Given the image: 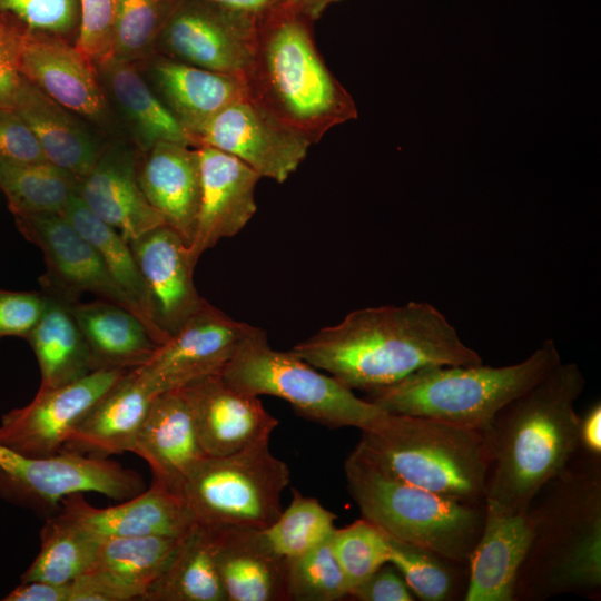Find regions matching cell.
<instances>
[{
  "instance_id": "1",
  "label": "cell",
  "mask_w": 601,
  "mask_h": 601,
  "mask_svg": "<svg viewBox=\"0 0 601 601\" xmlns=\"http://www.w3.org/2000/svg\"><path fill=\"white\" fill-rule=\"evenodd\" d=\"M290 351L348 388L366 394L425 367L482 363L427 302L355 309Z\"/></svg>"
},
{
  "instance_id": "2",
  "label": "cell",
  "mask_w": 601,
  "mask_h": 601,
  "mask_svg": "<svg viewBox=\"0 0 601 601\" xmlns=\"http://www.w3.org/2000/svg\"><path fill=\"white\" fill-rule=\"evenodd\" d=\"M585 386L575 363H559L505 404L483 431L485 503L523 513L581 449L574 404Z\"/></svg>"
},
{
  "instance_id": "3",
  "label": "cell",
  "mask_w": 601,
  "mask_h": 601,
  "mask_svg": "<svg viewBox=\"0 0 601 601\" xmlns=\"http://www.w3.org/2000/svg\"><path fill=\"white\" fill-rule=\"evenodd\" d=\"M600 457L580 449L529 503L532 538L518 573L514 601L600 597Z\"/></svg>"
},
{
  "instance_id": "4",
  "label": "cell",
  "mask_w": 601,
  "mask_h": 601,
  "mask_svg": "<svg viewBox=\"0 0 601 601\" xmlns=\"http://www.w3.org/2000/svg\"><path fill=\"white\" fill-rule=\"evenodd\" d=\"M312 22L285 7L263 19L243 78L250 99L315 144L334 126L356 119L357 108L319 53Z\"/></svg>"
},
{
  "instance_id": "5",
  "label": "cell",
  "mask_w": 601,
  "mask_h": 601,
  "mask_svg": "<svg viewBox=\"0 0 601 601\" xmlns=\"http://www.w3.org/2000/svg\"><path fill=\"white\" fill-rule=\"evenodd\" d=\"M354 450L400 481L461 502L485 503L481 430L386 412L362 430Z\"/></svg>"
},
{
  "instance_id": "6",
  "label": "cell",
  "mask_w": 601,
  "mask_h": 601,
  "mask_svg": "<svg viewBox=\"0 0 601 601\" xmlns=\"http://www.w3.org/2000/svg\"><path fill=\"white\" fill-rule=\"evenodd\" d=\"M561 363L553 339L526 359L506 366H432L367 393L366 400L391 414L439 420L484 431L496 413Z\"/></svg>"
},
{
  "instance_id": "7",
  "label": "cell",
  "mask_w": 601,
  "mask_h": 601,
  "mask_svg": "<svg viewBox=\"0 0 601 601\" xmlns=\"http://www.w3.org/2000/svg\"><path fill=\"white\" fill-rule=\"evenodd\" d=\"M344 472L364 519L395 539L467 563L482 532L485 503L461 502L400 481L355 450Z\"/></svg>"
},
{
  "instance_id": "8",
  "label": "cell",
  "mask_w": 601,
  "mask_h": 601,
  "mask_svg": "<svg viewBox=\"0 0 601 601\" xmlns=\"http://www.w3.org/2000/svg\"><path fill=\"white\" fill-rule=\"evenodd\" d=\"M220 374L236 388L279 397L299 416L329 428L362 431L386 413L290 349H274L266 332L256 326Z\"/></svg>"
},
{
  "instance_id": "9",
  "label": "cell",
  "mask_w": 601,
  "mask_h": 601,
  "mask_svg": "<svg viewBox=\"0 0 601 601\" xmlns=\"http://www.w3.org/2000/svg\"><path fill=\"white\" fill-rule=\"evenodd\" d=\"M269 441L224 456H205L193 469L181 497L196 523L263 530L283 508L288 465L272 454Z\"/></svg>"
},
{
  "instance_id": "10",
  "label": "cell",
  "mask_w": 601,
  "mask_h": 601,
  "mask_svg": "<svg viewBox=\"0 0 601 601\" xmlns=\"http://www.w3.org/2000/svg\"><path fill=\"white\" fill-rule=\"evenodd\" d=\"M19 231L43 254L45 293L68 303L83 293L120 305L136 315L157 345L169 337L115 280L93 247L60 214L16 215Z\"/></svg>"
},
{
  "instance_id": "11",
  "label": "cell",
  "mask_w": 601,
  "mask_h": 601,
  "mask_svg": "<svg viewBox=\"0 0 601 601\" xmlns=\"http://www.w3.org/2000/svg\"><path fill=\"white\" fill-rule=\"evenodd\" d=\"M144 489L138 472L107 459L63 450L32 457L0 445V491L41 508H59L62 499L86 492L125 501Z\"/></svg>"
},
{
  "instance_id": "12",
  "label": "cell",
  "mask_w": 601,
  "mask_h": 601,
  "mask_svg": "<svg viewBox=\"0 0 601 601\" xmlns=\"http://www.w3.org/2000/svg\"><path fill=\"white\" fill-rule=\"evenodd\" d=\"M257 24L207 0H178L156 39L154 55L243 77Z\"/></svg>"
},
{
  "instance_id": "13",
  "label": "cell",
  "mask_w": 601,
  "mask_h": 601,
  "mask_svg": "<svg viewBox=\"0 0 601 601\" xmlns=\"http://www.w3.org/2000/svg\"><path fill=\"white\" fill-rule=\"evenodd\" d=\"M128 370H96L69 384L40 391L3 415L0 445L32 457L61 452L72 432Z\"/></svg>"
},
{
  "instance_id": "14",
  "label": "cell",
  "mask_w": 601,
  "mask_h": 601,
  "mask_svg": "<svg viewBox=\"0 0 601 601\" xmlns=\"http://www.w3.org/2000/svg\"><path fill=\"white\" fill-rule=\"evenodd\" d=\"M252 328L204 299L139 370L158 394L220 374Z\"/></svg>"
},
{
  "instance_id": "15",
  "label": "cell",
  "mask_w": 601,
  "mask_h": 601,
  "mask_svg": "<svg viewBox=\"0 0 601 601\" xmlns=\"http://www.w3.org/2000/svg\"><path fill=\"white\" fill-rule=\"evenodd\" d=\"M311 142L246 96L215 115L193 139L235 156L262 178L284 183L303 162Z\"/></svg>"
},
{
  "instance_id": "16",
  "label": "cell",
  "mask_w": 601,
  "mask_h": 601,
  "mask_svg": "<svg viewBox=\"0 0 601 601\" xmlns=\"http://www.w3.org/2000/svg\"><path fill=\"white\" fill-rule=\"evenodd\" d=\"M180 390L207 456L230 455L269 441L279 423L259 396L236 388L221 374L199 378Z\"/></svg>"
},
{
  "instance_id": "17",
  "label": "cell",
  "mask_w": 601,
  "mask_h": 601,
  "mask_svg": "<svg viewBox=\"0 0 601 601\" xmlns=\"http://www.w3.org/2000/svg\"><path fill=\"white\" fill-rule=\"evenodd\" d=\"M22 76L46 96L82 119L110 132L111 107L96 65L66 40L26 37Z\"/></svg>"
},
{
  "instance_id": "18",
  "label": "cell",
  "mask_w": 601,
  "mask_h": 601,
  "mask_svg": "<svg viewBox=\"0 0 601 601\" xmlns=\"http://www.w3.org/2000/svg\"><path fill=\"white\" fill-rule=\"evenodd\" d=\"M200 164V204L188 250L196 265L219 240L237 235L257 210L255 190L262 178L240 159L221 150L196 147Z\"/></svg>"
},
{
  "instance_id": "19",
  "label": "cell",
  "mask_w": 601,
  "mask_h": 601,
  "mask_svg": "<svg viewBox=\"0 0 601 601\" xmlns=\"http://www.w3.org/2000/svg\"><path fill=\"white\" fill-rule=\"evenodd\" d=\"M144 280L151 316L170 337L205 299L194 283L195 264L188 245L168 225L129 243Z\"/></svg>"
},
{
  "instance_id": "20",
  "label": "cell",
  "mask_w": 601,
  "mask_h": 601,
  "mask_svg": "<svg viewBox=\"0 0 601 601\" xmlns=\"http://www.w3.org/2000/svg\"><path fill=\"white\" fill-rule=\"evenodd\" d=\"M180 538L104 539L90 569L73 580L69 601L142 600Z\"/></svg>"
},
{
  "instance_id": "21",
  "label": "cell",
  "mask_w": 601,
  "mask_h": 601,
  "mask_svg": "<svg viewBox=\"0 0 601 601\" xmlns=\"http://www.w3.org/2000/svg\"><path fill=\"white\" fill-rule=\"evenodd\" d=\"M137 149L119 142L105 145L77 194L85 205L128 242L167 225L146 199L137 177Z\"/></svg>"
},
{
  "instance_id": "22",
  "label": "cell",
  "mask_w": 601,
  "mask_h": 601,
  "mask_svg": "<svg viewBox=\"0 0 601 601\" xmlns=\"http://www.w3.org/2000/svg\"><path fill=\"white\" fill-rule=\"evenodd\" d=\"M156 96L188 134H196L219 111L247 93L242 76L217 72L152 55L136 65Z\"/></svg>"
},
{
  "instance_id": "23",
  "label": "cell",
  "mask_w": 601,
  "mask_h": 601,
  "mask_svg": "<svg viewBox=\"0 0 601 601\" xmlns=\"http://www.w3.org/2000/svg\"><path fill=\"white\" fill-rule=\"evenodd\" d=\"M59 512L104 540L119 536L181 538L195 524L183 497L154 483L122 503L95 508L82 493L60 502Z\"/></svg>"
},
{
  "instance_id": "24",
  "label": "cell",
  "mask_w": 601,
  "mask_h": 601,
  "mask_svg": "<svg viewBox=\"0 0 601 601\" xmlns=\"http://www.w3.org/2000/svg\"><path fill=\"white\" fill-rule=\"evenodd\" d=\"M131 452L148 463L154 483L180 495L193 469L207 456L180 388L155 397Z\"/></svg>"
},
{
  "instance_id": "25",
  "label": "cell",
  "mask_w": 601,
  "mask_h": 601,
  "mask_svg": "<svg viewBox=\"0 0 601 601\" xmlns=\"http://www.w3.org/2000/svg\"><path fill=\"white\" fill-rule=\"evenodd\" d=\"M137 177L148 203L189 246L200 204L197 148L162 141L138 151Z\"/></svg>"
},
{
  "instance_id": "26",
  "label": "cell",
  "mask_w": 601,
  "mask_h": 601,
  "mask_svg": "<svg viewBox=\"0 0 601 601\" xmlns=\"http://www.w3.org/2000/svg\"><path fill=\"white\" fill-rule=\"evenodd\" d=\"M481 535L467 559L465 601H514L519 570L532 538L526 512L485 503Z\"/></svg>"
},
{
  "instance_id": "27",
  "label": "cell",
  "mask_w": 601,
  "mask_h": 601,
  "mask_svg": "<svg viewBox=\"0 0 601 601\" xmlns=\"http://www.w3.org/2000/svg\"><path fill=\"white\" fill-rule=\"evenodd\" d=\"M157 395L139 367L128 370L72 432L63 451L101 459L131 452Z\"/></svg>"
},
{
  "instance_id": "28",
  "label": "cell",
  "mask_w": 601,
  "mask_h": 601,
  "mask_svg": "<svg viewBox=\"0 0 601 601\" xmlns=\"http://www.w3.org/2000/svg\"><path fill=\"white\" fill-rule=\"evenodd\" d=\"M14 110L35 134L47 161L79 181L90 173L105 144L95 137L85 119L53 101L24 77Z\"/></svg>"
},
{
  "instance_id": "29",
  "label": "cell",
  "mask_w": 601,
  "mask_h": 601,
  "mask_svg": "<svg viewBox=\"0 0 601 601\" xmlns=\"http://www.w3.org/2000/svg\"><path fill=\"white\" fill-rule=\"evenodd\" d=\"M216 563L227 601H288V560L268 548L260 530L219 528Z\"/></svg>"
},
{
  "instance_id": "30",
  "label": "cell",
  "mask_w": 601,
  "mask_h": 601,
  "mask_svg": "<svg viewBox=\"0 0 601 601\" xmlns=\"http://www.w3.org/2000/svg\"><path fill=\"white\" fill-rule=\"evenodd\" d=\"M96 68L109 105L112 102L119 112L137 151L162 141L191 146L184 127L156 96L135 63L109 56L97 62Z\"/></svg>"
},
{
  "instance_id": "31",
  "label": "cell",
  "mask_w": 601,
  "mask_h": 601,
  "mask_svg": "<svg viewBox=\"0 0 601 601\" xmlns=\"http://www.w3.org/2000/svg\"><path fill=\"white\" fill-rule=\"evenodd\" d=\"M86 341L92 370H131L146 364L157 345L144 323L118 304L69 303Z\"/></svg>"
},
{
  "instance_id": "32",
  "label": "cell",
  "mask_w": 601,
  "mask_h": 601,
  "mask_svg": "<svg viewBox=\"0 0 601 601\" xmlns=\"http://www.w3.org/2000/svg\"><path fill=\"white\" fill-rule=\"evenodd\" d=\"M218 538V526L195 522L141 601H227L216 563Z\"/></svg>"
},
{
  "instance_id": "33",
  "label": "cell",
  "mask_w": 601,
  "mask_h": 601,
  "mask_svg": "<svg viewBox=\"0 0 601 601\" xmlns=\"http://www.w3.org/2000/svg\"><path fill=\"white\" fill-rule=\"evenodd\" d=\"M43 294L46 306L42 316L26 337L40 368V391L69 384L93 371L86 341L69 303Z\"/></svg>"
},
{
  "instance_id": "34",
  "label": "cell",
  "mask_w": 601,
  "mask_h": 601,
  "mask_svg": "<svg viewBox=\"0 0 601 601\" xmlns=\"http://www.w3.org/2000/svg\"><path fill=\"white\" fill-rule=\"evenodd\" d=\"M40 534L39 553L21 582L71 583L90 569L102 541L60 512L46 521Z\"/></svg>"
},
{
  "instance_id": "35",
  "label": "cell",
  "mask_w": 601,
  "mask_h": 601,
  "mask_svg": "<svg viewBox=\"0 0 601 601\" xmlns=\"http://www.w3.org/2000/svg\"><path fill=\"white\" fill-rule=\"evenodd\" d=\"M79 180L50 164L0 162V189L13 216L62 214L77 194Z\"/></svg>"
},
{
  "instance_id": "36",
  "label": "cell",
  "mask_w": 601,
  "mask_h": 601,
  "mask_svg": "<svg viewBox=\"0 0 601 601\" xmlns=\"http://www.w3.org/2000/svg\"><path fill=\"white\" fill-rule=\"evenodd\" d=\"M61 215L93 247L115 280L154 321L147 290L129 243L116 228L95 215L78 194L70 199Z\"/></svg>"
},
{
  "instance_id": "37",
  "label": "cell",
  "mask_w": 601,
  "mask_h": 601,
  "mask_svg": "<svg viewBox=\"0 0 601 601\" xmlns=\"http://www.w3.org/2000/svg\"><path fill=\"white\" fill-rule=\"evenodd\" d=\"M288 506L260 534L277 555L290 560L331 539L336 529L337 515L315 497L305 496L292 489Z\"/></svg>"
},
{
  "instance_id": "38",
  "label": "cell",
  "mask_w": 601,
  "mask_h": 601,
  "mask_svg": "<svg viewBox=\"0 0 601 601\" xmlns=\"http://www.w3.org/2000/svg\"><path fill=\"white\" fill-rule=\"evenodd\" d=\"M384 535L390 549L388 562L401 573L412 593L424 601H445L456 594V566L463 563L386 533Z\"/></svg>"
},
{
  "instance_id": "39",
  "label": "cell",
  "mask_w": 601,
  "mask_h": 601,
  "mask_svg": "<svg viewBox=\"0 0 601 601\" xmlns=\"http://www.w3.org/2000/svg\"><path fill=\"white\" fill-rule=\"evenodd\" d=\"M178 0H118L110 56L138 65L154 55L156 39Z\"/></svg>"
},
{
  "instance_id": "40",
  "label": "cell",
  "mask_w": 601,
  "mask_h": 601,
  "mask_svg": "<svg viewBox=\"0 0 601 601\" xmlns=\"http://www.w3.org/2000/svg\"><path fill=\"white\" fill-rule=\"evenodd\" d=\"M288 601H337L349 595V585L331 545V539L288 560Z\"/></svg>"
},
{
  "instance_id": "41",
  "label": "cell",
  "mask_w": 601,
  "mask_h": 601,
  "mask_svg": "<svg viewBox=\"0 0 601 601\" xmlns=\"http://www.w3.org/2000/svg\"><path fill=\"white\" fill-rule=\"evenodd\" d=\"M0 22L28 37H48L76 43L80 26L79 0H0Z\"/></svg>"
},
{
  "instance_id": "42",
  "label": "cell",
  "mask_w": 601,
  "mask_h": 601,
  "mask_svg": "<svg viewBox=\"0 0 601 601\" xmlns=\"http://www.w3.org/2000/svg\"><path fill=\"white\" fill-rule=\"evenodd\" d=\"M331 545L349 592L388 562L390 549L384 533L364 518L336 528Z\"/></svg>"
},
{
  "instance_id": "43",
  "label": "cell",
  "mask_w": 601,
  "mask_h": 601,
  "mask_svg": "<svg viewBox=\"0 0 601 601\" xmlns=\"http://www.w3.org/2000/svg\"><path fill=\"white\" fill-rule=\"evenodd\" d=\"M80 26L75 46L95 65L110 56L118 0H79Z\"/></svg>"
},
{
  "instance_id": "44",
  "label": "cell",
  "mask_w": 601,
  "mask_h": 601,
  "mask_svg": "<svg viewBox=\"0 0 601 601\" xmlns=\"http://www.w3.org/2000/svg\"><path fill=\"white\" fill-rule=\"evenodd\" d=\"M43 293L0 289V341L8 336L27 337L42 316Z\"/></svg>"
},
{
  "instance_id": "45",
  "label": "cell",
  "mask_w": 601,
  "mask_h": 601,
  "mask_svg": "<svg viewBox=\"0 0 601 601\" xmlns=\"http://www.w3.org/2000/svg\"><path fill=\"white\" fill-rule=\"evenodd\" d=\"M43 161L47 159L27 122L14 109H0V162Z\"/></svg>"
},
{
  "instance_id": "46",
  "label": "cell",
  "mask_w": 601,
  "mask_h": 601,
  "mask_svg": "<svg viewBox=\"0 0 601 601\" xmlns=\"http://www.w3.org/2000/svg\"><path fill=\"white\" fill-rule=\"evenodd\" d=\"M26 35L0 22V109H14L23 76L20 58Z\"/></svg>"
},
{
  "instance_id": "47",
  "label": "cell",
  "mask_w": 601,
  "mask_h": 601,
  "mask_svg": "<svg viewBox=\"0 0 601 601\" xmlns=\"http://www.w3.org/2000/svg\"><path fill=\"white\" fill-rule=\"evenodd\" d=\"M348 597L359 601H413V593L401 573L390 562L382 565L362 583L353 588Z\"/></svg>"
},
{
  "instance_id": "48",
  "label": "cell",
  "mask_w": 601,
  "mask_h": 601,
  "mask_svg": "<svg viewBox=\"0 0 601 601\" xmlns=\"http://www.w3.org/2000/svg\"><path fill=\"white\" fill-rule=\"evenodd\" d=\"M69 584H57L46 581L21 582L2 600L3 601H69Z\"/></svg>"
},
{
  "instance_id": "49",
  "label": "cell",
  "mask_w": 601,
  "mask_h": 601,
  "mask_svg": "<svg viewBox=\"0 0 601 601\" xmlns=\"http://www.w3.org/2000/svg\"><path fill=\"white\" fill-rule=\"evenodd\" d=\"M580 445L581 449L601 455V405L595 403L584 417H580Z\"/></svg>"
},
{
  "instance_id": "50",
  "label": "cell",
  "mask_w": 601,
  "mask_h": 601,
  "mask_svg": "<svg viewBox=\"0 0 601 601\" xmlns=\"http://www.w3.org/2000/svg\"><path fill=\"white\" fill-rule=\"evenodd\" d=\"M217 6L245 14L258 23L283 8L280 0H207Z\"/></svg>"
},
{
  "instance_id": "51",
  "label": "cell",
  "mask_w": 601,
  "mask_h": 601,
  "mask_svg": "<svg viewBox=\"0 0 601 601\" xmlns=\"http://www.w3.org/2000/svg\"><path fill=\"white\" fill-rule=\"evenodd\" d=\"M283 7L296 11L297 13L316 20L323 11L333 2L338 0H280Z\"/></svg>"
}]
</instances>
